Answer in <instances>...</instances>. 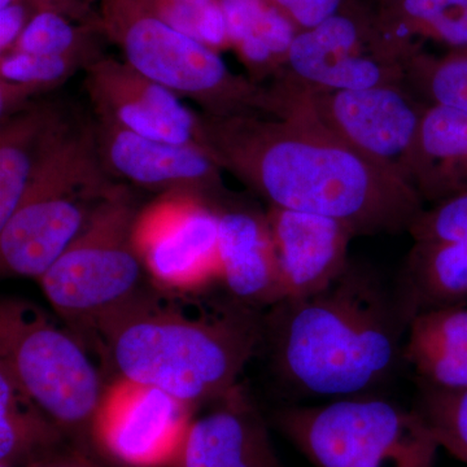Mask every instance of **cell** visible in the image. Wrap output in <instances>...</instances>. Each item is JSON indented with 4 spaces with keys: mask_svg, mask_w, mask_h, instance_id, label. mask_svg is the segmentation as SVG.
I'll return each mask as SVG.
<instances>
[{
    "mask_svg": "<svg viewBox=\"0 0 467 467\" xmlns=\"http://www.w3.org/2000/svg\"><path fill=\"white\" fill-rule=\"evenodd\" d=\"M202 149L269 202L342 221L355 235L409 232L422 213L413 184L287 103L284 116L201 113Z\"/></svg>",
    "mask_w": 467,
    "mask_h": 467,
    "instance_id": "6da1fadb",
    "label": "cell"
},
{
    "mask_svg": "<svg viewBox=\"0 0 467 467\" xmlns=\"http://www.w3.org/2000/svg\"><path fill=\"white\" fill-rule=\"evenodd\" d=\"M205 291L168 290L150 281L98 319L92 335L119 377L158 387L193 408L238 387L264 343V313Z\"/></svg>",
    "mask_w": 467,
    "mask_h": 467,
    "instance_id": "7a4b0ae2",
    "label": "cell"
},
{
    "mask_svg": "<svg viewBox=\"0 0 467 467\" xmlns=\"http://www.w3.org/2000/svg\"><path fill=\"white\" fill-rule=\"evenodd\" d=\"M264 313V343L276 374L321 398L364 395L402 359L408 318L370 272L350 265L310 296Z\"/></svg>",
    "mask_w": 467,
    "mask_h": 467,
    "instance_id": "3957f363",
    "label": "cell"
},
{
    "mask_svg": "<svg viewBox=\"0 0 467 467\" xmlns=\"http://www.w3.org/2000/svg\"><path fill=\"white\" fill-rule=\"evenodd\" d=\"M117 184L101 164L95 122L69 117L0 226L2 275L41 278Z\"/></svg>",
    "mask_w": 467,
    "mask_h": 467,
    "instance_id": "277c9868",
    "label": "cell"
},
{
    "mask_svg": "<svg viewBox=\"0 0 467 467\" xmlns=\"http://www.w3.org/2000/svg\"><path fill=\"white\" fill-rule=\"evenodd\" d=\"M275 422L316 467H434L441 448L420 409L373 396L282 409Z\"/></svg>",
    "mask_w": 467,
    "mask_h": 467,
    "instance_id": "5b68a950",
    "label": "cell"
},
{
    "mask_svg": "<svg viewBox=\"0 0 467 467\" xmlns=\"http://www.w3.org/2000/svg\"><path fill=\"white\" fill-rule=\"evenodd\" d=\"M113 27L126 63L214 117H281L285 103L273 85L236 75L217 51L150 14L140 0H119Z\"/></svg>",
    "mask_w": 467,
    "mask_h": 467,
    "instance_id": "8992f818",
    "label": "cell"
},
{
    "mask_svg": "<svg viewBox=\"0 0 467 467\" xmlns=\"http://www.w3.org/2000/svg\"><path fill=\"white\" fill-rule=\"evenodd\" d=\"M0 368L88 451L107 384L81 343L38 306L7 297L0 304Z\"/></svg>",
    "mask_w": 467,
    "mask_h": 467,
    "instance_id": "52a82bcc",
    "label": "cell"
},
{
    "mask_svg": "<svg viewBox=\"0 0 467 467\" xmlns=\"http://www.w3.org/2000/svg\"><path fill=\"white\" fill-rule=\"evenodd\" d=\"M140 209L130 187L117 184L38 279L57 315L76 330L92 334L98 319L147 284L146 267L134 243Z\"/></svg>",
    "mask_w": 467,
    "mask_h": 467,
    "instance_id": "ba28073f",
    "label": "cell"
},
{
    "mask_svg": "<svg viewBox=\"0 0 467 467\" xmlns=\"http://www.w3.org/2000/svg\"><path fill=\"white\" fill-rule=\"evenodd\" d=\"M275 82L290 106L410 182L411 156L429 103L418 100L407 85L324 90L295 84L284 75Z\"/></svg>",
    "mask_w": 467,
    "mask_h": 467,
    "instance_id": "9c48e42d",
    "label": "cell"
},
{
    "mask_svg": "<svg viewBox=\"0 0 467 467\" xmlns=\"http://www.w3.org/2000/svg\"><path fill=\"white\" fill-rule=\"evenodd\" d=\"M220 211L207 199L186 193L160 195L140 209L134 243L153 285L201 292L220 282Z\"/></svg>",
    "mask_w": 467,
    "mask_h": 467,
    "instance_id": "30bf717a",
    "label": "cell"
},
{
    "mask_svg": "<svg viewBox=\"0 0 467 467\" xmlns=\"http://www.w3.org/2000/svg\"><path fill=\"white\" fill-rule=\"evenodd\" d=\"M416 52L393 36L368 34L342 12L295 36L284 72L295 84L324 90H361L405 84Z\"/></svg>",
    "mask_w": 467,
    "mask_h": 467,
    "instance_id": "8fae6325",
    "label": "cell"
},
{
    "mask_svg": "<svg viewBox=\"0 0 467 467\" xmlns=\"http://www.w3.org/2000/svg\"><path fill=\"white\" fill-rule=\"evenodd\" d=\"M192 405L158 387L117 377L101 398L92 444L122 467H178Z\"/></svg>",
    "mask_w": 467,
    "mask_h": 467,
    "instance_id": "7c38bea8",
    "label": "cell"
},
{
    "mask_svg": "<svg viewBox=\"0 0 467 467\" xmlns=\"http://www.w3.org/2000/svg\"><path fill=\"white\" fill-rule=\"evenodd\" d=\"M85 73L95 119L150 140L204 150L201 113H193L178 95L147 78L126 61L99 57L86 67Z\"/></svg>",
    "mask_w": 467,
    "mask_h": 467,
    "instance_id": "4fadbf2b",
    "label": "cell"
},
{
    "mask_svg": "<svg viewBox=\"0 0 467 467\" xmlns=\"http://www.w3.org/2000/svg\"><path fill=\"white\" fill-rule=\"evenodd\" d=\"M98 152L112 178L158 192L186 193L207 201L225 196L223 169L198 147L150 140L95 119Z\"/></svg>",
    "mask_w": 467,
    "mask_h": 467,
    "instance_id": "5bb4252c",
    "label": "cell"
},
{
    "mask_svg": "<svg viewBox=\"0 0 467 467\" xmlns=\"http://www.w3.org/2000/svg\"><path fill=\"white\" fill-rule=\"evenodd\" d=\"M266 220L285 299L325 290L349 266V243L356 235L342 221L275 207H269Z\"/></svg>",
    "mask_w": 467,
    "mask_h": 467,
    "instance_id": "9a60e30c",
    "label": "cell"
},
{
    "mask_svg": "<svg viewBox=\"0 0 467 467\" xmlns=\"http://www.w3.org/2000/svg\"><path fill=\"white\" fill-rule=\"evenodd\" d=\"M218 261L220 282L234 300L265 312L285 299L266 214L221 209Z\"/></svg>",
    "mask_w": 467,
    "mask_h": 467,
    "instance_id": "2e32d148",
    "label": "cell"
},
{
    "mask_svg": "<svg viewBox=\"0 0 467 467\" xmlns=\"http://www.w3.org/2000/svg\"><path fill=\"white\" fill-rule=\"evenodd\" d=\"M193 420L178 467H284L265 420L241 386Z\"/></svg>",
    "mask_w": 467,
    "mask_h": 467,
    "instance_id": "e0dca14e",
    "label": "cell"
},
{
    "mask_svg": "<svg viewBox=\"0 0 467 467\" xmlns=\"http://www.w3.org/2000/svg\"><path fill=\"white\" fill-rule=\"evenodd\" d=\"M67 113L34 101L3 117L0 125V226L16 211L33 175L66 126Z\"/></svg>",
    "mask_w": 467,
    "mask_h": 467,
    "instance_id": "ac0fdd59",
    "label": "cell"
},
{
    "mask_svg": "<svg viewBox=\"0 0 467 467\" xmlns=\"http://www.w3.org/2000/svg\"><path fill=\"white\" fill-rule=\"evenodd\" d=\"M409 178L423 202L467 190V110L427 106Z\"/></svg>",
    "mask_w": 467,
    "mask_h": 467,
    "instance_id": "d6986e66",
    "label": "cell"
},
{
    "mask_svg": "<svg viewBox=\"0 0 467 467\" xmlns=\"http://www.w3.org/2000/svg\"><path fill=\"white\" fill-rule=\"evenodd\" d=\"M402 361L422 386L467 389V308L450 306L417 313L409 321Z\"/></svg>",
    "mask_w": 467,
    "mask_h": 467,
    "instance_id": "ffe728a7",
    "label": "cell"
},
{
    "mask_svg": "<svg viewBox=\"0 0 467 467\" xmlns=\"http://www.w3.org/2000/svg\"><path fill=\"white\" fill-rule=\"evenodd\" d=\"M466 301L467 242H414L399 297L408 324L417 313L465 306Z\"/></svg>",
    "mask_w": 467,
    "mask_h": 467,
    "instance_id": "44dd1931",
    "label": "cell"
},
{
    "mask_svg": "<svg viewBox=\"0 0 467 467\" xmlns=\"http://www.w3.org/2000/svg\"><path fill=\"white\" fill-rule=\"evenodd\" d=\"M67 436L38 405L0 368V466L26 467Z\"/></svg>",
    "mask_w": 467,
    "mask_h": 467,
    "instance_id": "7402d4cb",
    "label": "cell"
},
{
    "mask_svg": "<svg viewBox=\"0 0 467 467\" xmlns=\"http://www.w3.org/2000/svg\"><path fill=\"white\" fill-rule=\"evenodd\" d=\"M94 61L82 57H43L12 51L0 60V119L26 109L34 97L66 84Z\"/></svg>",
    "mask_w": 467,
    "mask_h": 467,
    "instance_id": "603a6c76",
    "label": "cell"
},
{
    "mask_svg": "<svg viewBox=\"0 0 467 467\" xmlns=\"http://www.w3.org/2000/svg\"><path fill=\"white\" fill-rule=\"evenodd\" d=\"M405 85L429 104L467 110V48L441 58L414 54L405 66Z\"/></svg>",
    "mask_w": 467,
    "mask_h": 467,
    "instance_id": "cb8c5ba5",
    "label": "cell"
},
{
    "mask_svg": "<svg viewBox=\"0 0 467 467\" xmlns=\"http://www.w3.org/2000/svg\"><path fill=\"white\" fill-rule=\"evenodd\" d=\"M438 439L441 447L467 465V389H432L422 386L417 407Z\"/></svg>",
    "mask_w": 467,
    "mask_h": 467,
    "instance_id": "d4e9b609",
    "label": "cell"
},
{
    "mask_svg": "<svg viewBox=\"0 0 467 467\" xmlns=\"http://www.w3.org/2000/svg\"><path fill=\"white\" fill-rule=\"evenodd\" d=\"M12 51L43 57H82L91 61L99 58L82 46L75 27L50 9L38 12L29 21Z\"/></svg>",
    "mask_w": 467,
    "mask_h": 467,
    "instance_id": "484cf974",
    "label": "cell"
},
{
    "mask_svg": "<svg viewBox=\"0 0 467 467\" xmlns=\"http://www.w3.org/2000/svg\"><path fill=\"white\" fill-rule=\"evenodd\" d=\"M408 233L414 242H467V190L423 209Z\"/></svg>",
    "mask_w": 467,
    "mask_h": 467,
    "instance_id": "4316f807",
    "label": "cell"
},
{
    "mask_svg": "<svg viewBox=\"0 0 467 467\" xmlns=\"http://www.w3.org/2000/svg\"><path fill=\"white\" fill-rule=\"evenodd\" d=\"M217 0H146L142 5L150 14L192 38L198 39L202 14ZM199 41V39H198Z\"/></svg>",
    "mask_w": 467,
    "mask_h": 467,
    "instance_id": "83f0119b",
    "label": "cell"
},
{
    "mask_svg": "<svg viewBox=\"0 0 467 467\" xmlns=\"http://www.w3.org/2000/svg\"><path fill=\"white\" fill-rule=\"evenodd\" d=\"M220 5L225 15L230 43L236 47L256 36L269 3L265 0H220Z\"/></svg>",
    "mask_w": 467,
    "mask_h": 467,
    "instance_id": "f1b7e54d",
    "label": "cell"
},
{
    "mask_svg": "<svg viewBox=\"0 0 467 467\" xmlns=\"http://www.w3.org/2000/svg\"><path fill=\"white\" fill-rule=\"evenodd\" d=\"M344 0H269L284 12L295 26L303 30L313 29L327 18L339 14Z\"/></svg>",
    "mask_w": 467,
    "mask_h": 467,
    "instance_id": "f546056e",
    "label": "cell"
},
{
    "mask_svg": "<svg viewBox=\"0 0 467 467\" xmlns=\"http://www.w3.org/2000/svg\"><path fill=\"white\" fill-rule=\"evenodd\" d=\"M467 8V0H398L395 14L399 21L413 30L450 12Z\"/></svg>",
    "mask_w": 467,
    "mask_h": 467,
    "instance_id": "4dcf8cb0",
    "label": "cell"
},
{
    "mask_svg": "<svg viewBox=\"0 0 467 467\" xmlns=\"http://www.w3.org/2000/svg\"><path fill=\"white\" fill-rule=\"evenodd\" d=\"M417 32L434 36L459 50L467 48V8L436 17Z\"/></svg>",
    "mask_w": 467,
    "mask_h": 467,
    "instance_id": "1f68e13d",
    "label": "cell"
},
{
    "mask_svg": "<svg viewBox=\"0 0 467 467\" xmlns=\"http://www.w3.org/2000/svg\"><path fill=\"white\" fill-rule=\"evenodd\" d=\"M29 21H26V7L18 3L0 9V51H2V57L14 50Z\"/></svg>",
    "mask_w": 467,
    "mask_h": 467,
    "instance_id": "d6a6232c",
    "label": "cell"
},
{
    "mask_svg": "<svg viewBox=\"0 0 467 467\" xmlns=\"http://www.w3.org/2000/svg\"><path fill=\"white\" fill-rule=\"evenodd\" d=\"M26 467H100L81 448H55L32 461Z\"/></svg>",
    "mask_w": 467,
    "mask_h": 467,
    "instance_id": "836d02e7",
    "label": "cell"
},
{
    "mask_svg": "<svg viewBox=\"0 0 467 467\" xmlns=\"http://www.w3.org/2000/svg\"><path fill=\"white\" fill-rule=\"evenodd\" d=\"M15 0H0V9L7 8L8 5H14Z\"/></svg>",
    "mask_w": 467,
    "mask_h": 467,
    "instance_id": "e575fe53",
    "label": "cell"
},
{
    "mask_svg": "<svg viewBox=\"0 0 467 467\" xmlns=\"http://www.w3.org/2000/svg\"><path fill=\"white\" fill-rule=\"evenodd\" d=\"M0 467H5V466H0Z\"/></svg>",
    "mask_w": 467,
    "mask_h": 467,
    "instance_id": "d590c367",
    "label": "cell"
}]
</instances>
